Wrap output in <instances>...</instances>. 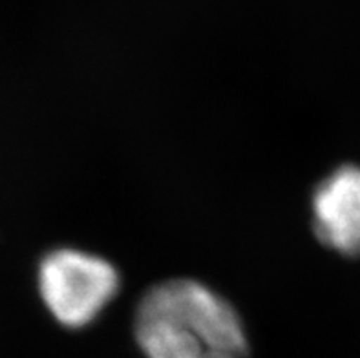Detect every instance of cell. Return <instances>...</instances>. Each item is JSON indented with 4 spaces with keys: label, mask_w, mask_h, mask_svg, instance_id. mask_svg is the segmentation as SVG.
Masks as SVG:
<instances>
[{
    "label": "cell",
    "mask_w": 360,
    "mask_h": 358,
    "mask_svg": "<svg viewBox=\"0 0 360 358\" xmlns=\"http://www.w3.org/2000/svg\"><path fill=\"white\" fill-rule=\"evenodd\" d=\"M121 287L119 271L103 256L55 249L39 265V290L51 317L68 329L96 322Z\"/></svg>",
    "instance_id": "7a4b0ae2"
},
{
    "label": "cell",
    "mask_w": 360,
    "mask_h": 358,
    "mask_svg": "<svg viewBox=\"0 0 360 358\" xmlns=\"http://www.w3.org/2000/svg\"><path fill=\"white\" fill-rule=\"evenodd\" d=\"M311 214L320 243L344 258H360V167L342 165L320 179Z\"/></svg>",
    "instance_id": "3957f363"
},
{
    "label": "cell",
    "mask_w": 360,
    "mask_h": 358,
    "mask_svg": "<svg viewBox=\"0 0 360 358\" xmlns=\"http://www.w3.org/2000/svg\"><path fill=\"white\" fill-rule=\"evenodd\" d=\"M136 340L146 358H247L242 318L214 289L174 278L141 296L134 318Z\"/></svg>",
    "instance_id": "6da1fadb"
}]
</instances>
